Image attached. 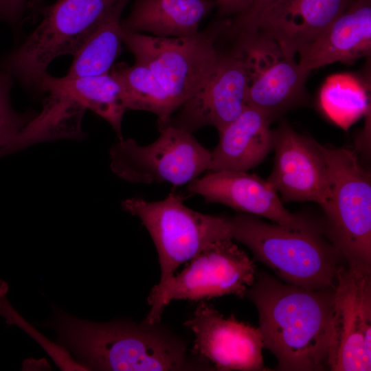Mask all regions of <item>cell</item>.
<instances>
[{"instance_id": "cell-16", "label": "cell", "mask_w": 371, "mask_h": 371, "mask_svg": "<svg viewBox=\"0 0 371 371\" xmlns=\"http://www.w3.org/2000/svg\"><path fill=\"white\" fill-rule=\"evenodd\" d=\"M188 191L202 196L207 202L221 203L280 225L293 226L305 218L288 211L267 180L244 171H210L190 181Z\"/></svg>"}, {"instance_id": "cell-3", "label": "cell", "mask_w": 371, "mask_h": 371, "mask_svg": "<svg viewBox=\"0 0 371 371\" xmlns=\"http://www.w3.org/2000/svg\"><path fill=\"white\" fill-rule=\"evenodd\" d=\"M229 218L232 238L284 282L313 290L335 286L343 258L325 237L324 227L306 217L293 226L268 223L243 212Z\"/></svg>"}, {"instance_id": "cell-22", "label": "cell", "mask_w": 371, "mask_h": 371, "mask_svg": "<svg viewBox=\"0 0 371 371\" xmlns=\"http://www.w3.org/2000/svg\"><path fill=\"white\" fill-rule=\"evenodd\" d=\"M128 1L120 0L98 25L73 55V61L65 77L71 78L109 73L123 42L120 16Z\"/></svg>"}, {"instance_id": "cell-19", "label": "cell", "mask_w": 371, "mask_h": 371, "mask_svg": "<svg viewBox=\"0 0 371 371\" xmlns=\"http://www.w3.org/2000/svg\"><path fill=\"white\" fill-rule=\"evenodd\" d=\"M215 6L214 0H137L121 25L128 31L148 32L157 36H192Z\"/></svg>"}, {"instance_id": "cell-6", "label": "cell", "mask_w": 371, "mask_h": 371, "mask_svg": "<svg viewBox=\"0 0 371 371\" xmlns=\"http://www.w3.org/2000/svg\"><path fill=\"white\" fill-rule=\"evenodd\" d=\"M120 0H60L3 61L5 71L38 85L56 58L74 55Z\"/></svg>"}, {"instance_id": "cell-20", "label": "cell", "mask_w": 371, "mask_h": 371, "mask_svg": "<svg viewBox=\"0 0 371 371\" xmlns=\"http://www.w3.org/2000/svg\"><path fill=\"white\" fill-rule=\"evenodd\" d=\"M41 89L48 93L41 112L0 149V157L38 142L82 136L81 122L85 107L60 89L44 85Z\"/></svg>"}, {"instance_id": "cell-13", "label": "cell", "mask_w": 371, "mask_h": 371, "mask_svg": "<svg viewBox=\"0 0 371 371\" xmlns=\"http://www.w3.org/2000/svg\"><path fill=\"white\" fill-rule=\"evenodd\" d=\"M249 79L247 65L240 51L221 54L208 80L180 107L169 124L190 133L207 125L221 131L247 106Z\"/></svg>"}, {"instance_id": "cell-28", "label": "cell", "mask_w": 371, "mask_h": 371, "mask_svg": "<svg viewBox=\"0 0 371 371\" xmlns=\"http://www.w3.org/2000/svg\"><path fill=\"white\" fill-rule=\"evenodd\" d=\"M218 12L221 15L236 14L238 16L245 12L253 0H214Z\"/></svg>"}, {"instance_id": "cell-15", "label": "cell", "mask_w": 371, "mask_h": 371, "mask_svg": "<svg viewBox=\"0 0 371 371\" xmlns=\"http://www.w3.org/2000/svg\"><path fill=\"white\" fill-rule=\"evenodd\" d=\"M352 0H284L269 9L245 39L273 41L286 57L321 35Z\"/></svg>"}, {"instance_id": "cell-27", "label": "cell", "mask_w": 371, "mask_h": 371, "mask_svg": "<svg viewBox=\"0 0 371 371\" xmlns=\"http://www.w3.org/2000/svg\"><path fill=\"white\" fill-rule=\"evenodd\" d=\"M26 0H0V21L16 23L21 17Z\"/></svg>"}, {"instance_id": "cell-8", "label": "cell", "mask_w": 371, "mask_h": 371, "mask_svg": "<svg viewBox=\"0 0 371 371\" xmlns=\"http://www.w3.org/2000/svg\"><path fill=\"white\" fill-rule=\"evenodd\" d=\"M121 34L135 62L151 71L178 109L206 83L221 54L215 47L216 34L213 32L162 37L122 27Z\"/></svg>"}, {"instance_id": "cell-14", "label": "cell", "mask_w": 371, "mask_h": 371, "mask_svg": "<svg viewBox=\"0 0 371 371\" xmlns=\"http://www.w3.org/2000/svg\"><path fill=\"white\" fill-rule=\"evenodd\" d=\"M240 51L249 71L247 106L262 111L272 120L306 100L309 73L295 58L285 56L273 42L259 41Z\"/></svg>"}, {"instance_id": "cell-11", "label": "cell", "mask_w": 371, "mask_h": 371, "mask_svg": "<svg viewBox=\"0 0 371 371\" xmlns=\"http://www.w3.org/2000/svg\"><path fill=\"white\" fill-rule=\"evenodd\" d=\"M273 137L274 162L267 181L280 194L282 203L312 201L324 210L331 192L322 145L286 122L273 131Z\"/></svg>"}, {"instance_id": "cell-1", "label": "cell", "mask_w": 371, "mask_h": 371, "mask_svg": "<svg viewBox=\"0 0 371 371\" xmlns=\"http://www.w3.org/2000/svg\"><path fill=\"white\" fill-rule=\"evenodd\" d=\"M334 289H308L266 273L256 275L245 296L258 310L264 348L276 357L278 370L328 368Z\"/></svg>"}, {"instance_id": "cell-18", "label": "cell", "mask_w": 371, "mask_h": 371, "mask_svg": "<svg viewBox=\"0 0 371 371\" xmlns=\"http://www.w3.org/2000/svg\"><path fill=\"white\" fill-rule=\"evenodd\" d=\"M271 120L262 111L247 106L241 114L223 128L211 152L209 171L247 172L262 162L273 149Z\"/></svg>"}, {"instance_id": "cell-25", "label": "cell", "mask_w": 371, "mask_h": 371, "mask_svg": "<svg viewBox=\"0 0 371 371\" xmlns=\"http://www.w3.org/2000/svg\"><path fill=\"white\" fill-rule=\"evenodd\" d=\"M12 86L11 74L0 71V149L12 141L35 115L19 113L12 108L10 101Z\"/></svg>"}, {"instance_id": "cell-26", "label": "cell", "mask_w": 371, "mask_h": 371, "mask_svg": "<svg viewBox=\"0 0 371 371\" xmlns=\"http://www.w3.org/2000/svg\"><path fill=\"white\" fill-rule=\"evenodd\" d=\"M284 0H253L248 9L236 16L228 25L233 34L239 38L249 35L255 29L260 18L271 8Z\"/></svg>"}, {"instance_id": "cell-24", "label": "cell", "mask_w": 371, "mask_h": 371, "mask_svg": "<svg viewBox=\"0 0 371 371\" xmlns=\"http://www.w3.org/2000/svg\"><path fill=\"white\" fill-rule=\"evenodd\" d=\"M320 103L329 117L344 128L369 109L364 87L347 75L333 76L326 80L320 93Z\"/></svg>"}, {"instance_id": "cell-23", "label": "cell", "mask_w": 371, "mask_h": 371, "mask_svg": "<svg viewBox=\"0 0 371 371\" xmlns=\"http://www.w3.org/2000/svg\"><path fill=\"white\" fill-rule=\"evenodd\" d=\"M111 74L122 83L127 109L151 112L158 117L159 131L168 126L178 107L145 65L135 62L132 66L116 65Z\"/></svg>"}, {"instance_id": "cell-5", "label": "cell", "mask_w": 371, "mask_h": 371, "mask_svg": "<svg viewBox=\"0 0 371 371\" xmlns=\"http://www.w3.org/2000/svg\"><path fill=\"white\" fill-rule=\"evenodd\" d=\"M122 207L141 220L155 243L161 269L157 284L168 281L181 265L212 243L233 239L229 217L196 212L174 192L159 201L130 198L122 202Z\"/></svg>"}, {"instance_id": "cell-2", "label": "cell", "mask_w": 371, "mask_h": 371, "mask_svg": "<svg viewBox=\"0 0 371 371\" xmlns=\"http://www.w3.org/2000/svg\"><path fill=\"white\" fill-rule=\"evenodd\" d=\"M46 326L85 370L139 371L188 370L201 367L191 361L186 342L161 325L129 320L95 323L56 310Z\"/></svg>"}, {"instance_id": "cell-10", "label": "cell", "mask_w": 371, "mask_h": 371, "mask_svg": "<svg viewBox=\"0 0 371 371\" xmlns=\"http://www.w3.org/2000/svg\"><path fill=\"white\" fill-rule=\"evenodd\" d=\"M327 364L332 371L371 370V269H337Z\"/></svg>"}, {"instance_id": "cell-21", "label": "cell", "mask_w": 371, "mask_h": 371, "mask_svg": "<svg viewBox=\"0 0 371 371\" xmlns=\"http://www.w3.org/2000/svg\"><path fill=\"white\" fill-rule=\"evenodd\" d=\"M49 85L60 89L106 120L122 137V122L128 110L124 89L120 81L113 74L78 78H55L46 75L38 87Z\"/></svg>"}, {"instance_id": "cell-4", "label": "cell", "mask_w": 371, "mask_h": 371, "mask_svg": "<svg viewBox=\"0 0 371 371\" xmlns=\"http://www.w3.org/2000/svg\"><path fill=\"white\" fill-rule=\"evenodd\" d=\"M330 198L323 210L324 232L347 265L371 269V179L357 155L345 148L322 146Z\"/></svg>"}, {"instance_id": "cell-17", "label": "cell", "mask_w": 371, "mask_h": 371, "mask_svg": "<svg viewBox=\"0 0 371 371\" xmlns=\"http://www.w3.org/2000/svg\"><path fill=\"white\" fill-rule=\"evenodd\" d=\"M370 50L371 0H352L321 35L298 52L297 63L310 73L335 62L369 56Z\"/></svg>"}, {"instance_id": "cell-12", "label": "cell", "mask_w": 371, "mask_h": 371, "mask_svg": "<svg viewBox=\"0 0 371 371\" xmlns=\"http://www.w3.org/2000/svg\"><path fill=\"white\" fill-rule=\"evenodd\" d=\"M184 326L194 336V352L218 370H265L262 333L238 321L225 317L212 306L201 303Z\"/></svg>"}, {"instance_id": "cell-7", "label": "cell", "mask_w": 371, "mask_h": 371, "mask_svg": "<svg viewBox=\"0 0 371 371\" xmlns=\"http://www.w3.org/2000/svg\"><path fill=\"white\" fill-rule=\"evenodd\" d=\"M232 240L212 243L179 274L155 285L148 298L150 308L144 321L160 322L164 309L175 300L198 301L229 294L245 297L255 281L256 265Z\"/></svg>"}, {"instance_id": "cell-9", "label": "cell", "mask_w": 371, "mask_h": 371, "mask_svg": "<svg viewBox=\"0 0 371 371\" xmlns=\"http://www.w3.org/2000/svg\"><path fill=\"white\" fill-rule=\"evenodd\" d=\"M160 132L159 137L146 146L133 139H120L109 153L112 171L131 183L179 186L209 170L211 152L191 133L170 124Z\"/></svg>"}]
</instances>
